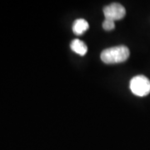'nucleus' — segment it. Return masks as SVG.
Returning a JSON list of instances; mask_svg holds the SVG:
<instances>
[{"label": "nucleus", "instance_id": "2", "mask_svg": "<svg viewBox=\"0 0 150 150\" xmlns=\"http://www.w3.org/2000/svg\"><path fill=\"white\" fill-rule=\"evenodd\" d=\"M130 89L137 96H147L150 93L149 79L144 75L135 76L130 81Z\"/></svg>", "mask_w": 150, "mask_h": 150}, {"label": "nucleus", "instance_id": "6", "mask_svg": "<svg viewBox=\"0 0 150 150\" xmlns=\"http://www.w3.org/2000/svg\"><path fill=\"white\" fill-rule=\"evenodd\" d=\"M103 29H105L107 31L112 30V29H113L115 28L114 21L110 20V19H105L103 21Z\"/></svg>", "mask_w": 150, "mask_h": 150}, {"label": "nucleus", "instance_id": "4", "mask_svg": "<svg viewBox=\"0 0 150 150\" xmlns=\"http://www.w3.org/2000/svg\"><path fill=\"white\" fill-rule=\"evenodd\" d=\"M89 28L88 23L83 18H79L75 20L73 25V31L77 35H81L87 31Z\"/></svg>", "mask_w": 150, "mask_h": 150}, {"label": "nucleus", "instance_id": "5", "mask_svg": "<svg viewBox=\"0 0 150 150\" xmlns=\"http://www.w3.org/2000/svg\"><path fill=\"white\" fill-rule=\"evenodd\" d=\"M70 47L74 52H75L76 54H79L81 56L85 55L87 54V51H88L87 45L83 41H81L80 39H78V38L72 41V43L70 44Z\"/></svg>", "mask_w": 150, "mask_h": 150}, {"label": "nucleus", "instance_id": "1", "mask_svg": "<svg viewBox=\"0 0 150 150\" xmlns=\"http://www.w3.org/2000/svg\"><path fill=\"white\" fill-rule=\"evenodd\" d=\"M129 49L126 46H116L104 49L101 53V59L105 64L123 63L129 59Z\"/></svg>", "mask_w": 150, "mask_h": 150}, {"label": "nucleus", "instance_id": "3", "mask_svg": "<svg viewBox=\"0 0 150 150\" xmlns=\"http://www.w3.org/2000/svg\"><path fill=\"white\" fill-rule=\"evenodd\" d=\"M103 14L105 17V19H110L112 21H115L123 18L126 14V10L124 7L119 4H111L104 7Z\"/></svg>", "mask_w": 150, "mask_h": 150}]
</instances>
